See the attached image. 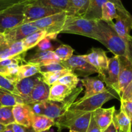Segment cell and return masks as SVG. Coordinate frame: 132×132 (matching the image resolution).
I'll list each match as a JSON object with an SVG mask.
<instances>
[{
  "label": "cell",
  "mask_w": 132,
  "mask_h": 132,
  "mask_svg": "<svg viewBox=\"0 0 132 132\" xmlns=\"http://www.w3.org/2000/svg\"><path fill=\"white\" fill-rule=\"evenodd\" d=\"M113 21L106 23L102 20L97 21L98 41L116 56L126 57L131 60L128 45L117 34L113 28Z\"/></svg>",
  "instance_id": "6da1fadb"
},
{
  "label": "cell",
  "mask_w": 132,
  "mask_h": 132,
  "mask_svg": "<svg viewBox=\"0 0 132 132\" xmlns=\"http://www.w3.org/2000/svg\"><path fill=\"white\" fill-rule=\"evenodd\" d=\"M82 90V87L76 88L72 94L62 102H54L47 100L42 103L29 105L36 114L45 115L55 121L69 110Z\"/></svg>",
  "instance_id": "7a4b0ae2"
},
{
  "label": "cell",
  "mask_w": 132,
  "mask_h": 132,
  "mask_svg": "<svg viewBox=\"0 0 132 132\" xmlns=\"http://www.w3.org/2000/svg\"><path fill=\"white\" fill-rule=\"evenodd\" d=\"M92 112L83 113L68 110L63 116L55 121L58 132L69 129L77 132H86L90 125Z\"/></svg>",
  "instance_id": "3957f363"
},
{
  "label": "cell",
  "mask_w": 132,
  "mask_h": 132,
  "mask_svg": "<svg viewBox=\"0 0 132 132\" xmlns=\"http://www.w3.org/2000/svg\"><path fill=\"white\" fill-rule=\"evenodd\" d=\"M61 33L80 35L99 40L97 21L89 20L82 17L67 16Z\"/></svg>",
  "instance_id": "277c9868"
},
{
  "label": "cell",
  "mask_w": 132,
  "mask_h": 132,
  "mask_svg": "<svg viewBox=\"0 0 132 132\" xmlns=\"http://www.w3.org/2000/svg\"><path fill=\"white\" fill-rule=\"evenodd\" d=\"M113 99H120L116 92L110 88H107L106 91L94 96L90 97L83 100H77L72 104L70 110L81 112L83 113L94 112L97 109L101 108L103 104Z\"/></svg>",
  "instance_id": "5b68a950"
},
{
  "label": "cell",
  "mask_w": 132,
  "mask_h": 132,
  "mask_svg": "<svg viewBox=\"0 0 132 132\" xmlns=\"http://www.w3.org/2000/svg\"><path fill=\"white\" fill-rule=\"evenodd\" d=\"M28 1L14 5L0 13V33L10 30L23 24L24 6Z\"/></svg>",
  "instance_id": "8992f818"
},
{
  "label": "cell",
  "mask_w": 132,
  "mask_h": 132,
  "mask_svg": "<svg viewBox=\"0 0 132 132\" xmlns=\"http://www.w3.org/2000/svg\"><path fill=\"white\" fill-rule=\"evenodd\" d=\"M67 17V12L62 11L29 23L39 30L45 31L48 34L58 35L63 28Z\"/></svg>",
  "instance_id": "52a82bcc"
},
{
  "label": "cell",
  "mask_w": 132,
  "mask_h": 132,
  "mask_svg": "<svg viewBox=\"0 0 132 132\" xmlns=\"http://www.w3.org/2000/svg\"><path fill=\"white\" fill-rule=\"evenodd\" d=\"M61 12L62 10L40 5L34 0H28L24 6L23 24L36 21Z\"/></svg>",
  "instance_id": "ba28073f"
},
{
  "label": "cell",
  "mask_w": 132,
  "mask_h": 132,
  "mask_svg": "<svg viewBox=\"0 0 132 132\" xmlns=\"http://www.w3.org/2000/svg\"><path fill=\"white\" fill-rule=\"evenodd\" d=\"M61 63L78 77H87L94 73H98L97 70L86 61L82 55H72L68 60L61 61Z\"/></svg>",
  "instance_id": "9c48e42d"
},
{
  "label": "cell",
  "mask_w": 132,
  "mask_h": 132,
  "mask_svg": "<svg viewBox=\"0 0 132 132\" xmlns=\"http://www.w3.org/2000/svg\"><path fill=\"white\" fill-rule=\"evenodd\" d=\"M84 59L91 64L97 70L99 77L104 81L106 72L108 67L109 58L107 57L106 52L99 48H92L89 54L82 55Z\"/></svg>",
  "instance_id": "30bf717a"
},
{
  "label": "cell",
  "mask_w": 132,
  "mask_h": 132,
  "mask_svg": "<svg viewBox=\"0 0 132 132\" xmlns=\"http://www.w3.org/2000/svg\"><path fill=\"white\" fill-rule=\"evenodd\" d=\"M26 53L24 52L15 57L0 61V76H2L14 82L21 64L27 63Z\"/></svg>",
  "instance_id": "8fae6325"
},
{
  "label": "cell",
  "mask_w": 132,
  "mask_h": 132,
  "mask_svg": "<svg viewBox=\"0 0 132 132\" xmlns=\"http://www.w3.org/2000/svg\"><path fill=\"white\" fill-rule=\"evenodd\" d=\"M119 57L114 55L109 58L108 67L106 72L105 78L103 82H105L106 87L116 92L120 98L119 90Z\"/></svg>",
  "instance_id": "7c38bea8"
},
{
  "label": "cell",
  "mask_w": 132,
  "mask_h": 132,
  "mask_svg": "<svg viewBox=\"0 0 132 132\" xmlns=\"http://www.w3.org/2000/svg\"><path fill=\"white\" fill-rule=\"evenodd\" d=\"M15 122L27 128L32 127L35 113L30 106L24 103H18L12 108Z\"/></svg>",
  "instance_id": "4fadbf2b"
},
{
  "label": "cell",
  "mask_w": 132,
  "mask_h": 132,
  "mask_svg": "<svg viewBox=\"0 0 132 132\" xmlns=\"http://www.w3.org/2000/svg\"><path fill=\"white\" fill-rule=\"evenodd\" d=\"M118 16L116 18V23H113V28L117 34L129 45L132 43V36L130 35L131 30V24L132 23V15H129L117 12Z\"/></svg>",
  "instance_id": "5bb4252c"
},
{
  "label": "cell",
  "mask_w": 132,
  "mask_h": 132,
  "mask_svg": "<svg viewBox=\"0 0 132 132\" xmlns=\"http://www.w3.org/2000/svg\"><path fill=\"white\" fill-rule=\"evenodd\" d=\"M27 52L21 41L10 42L5 38L4 34L0 33V61Z\"/></svg>",
  "instance_id": "9a60e30c"
},
{
  "label": "cell",
  "mask_w": 132,
  "mask_h": 132,
  "mask_svg": "<svg viewBox=\"0 0 132 132\" xmlns=\"http://www.w3.org/2000/svg\"><path fill=\"white\" fill-rule=\"evenodd\" d=\"M119 90L120 97L128 85L132 81V61L126 57H119Z\"/></svg>",
  "instance_id": "2e32d148"
},
{
  "label": "cell",
  "mask_w": 132,
  "mask_h": 132,
  "mask_svg": "<svg viewBox=\"0 0 132 132\" xmlns=\"http://www.w3.org/2000/svg\"><path fill=\"white\" fill-rule=\"evenodd\" d=\"M80 81L82 86L86 88V90L85 92L84 96L80 98L79 100H83L90 97L103 93L108 88L106 87L104 82L99 76L94 77H85Z\"/></svg>",
  "instance_id": "e0dca14e"
},
{
  "label": "cell",
  "mask_w": 132,
  "mask_h": 132,
  "mask_svg": "<svg viewBox=\"0 0 132 132\" xmlns=\"http://www.w3.org/2000/svg\"><path fill=\"white\" fill-rule=\"evenodd\" d=\"M38 30H39L37 27L30 23H26L3 33L4 34L5 38L10 42H19L24 39L28 36Z\"/></svg>",
  "instance_id": "ac0fdd59"
},
{
  "label": "cell",
  "mask_w": 132,
  "mask_h": 132,
  "mask_svg": "<svg viewBox=\"0 0 132 132\" xmlns=\"http://www.w3.org/2000/svg\"><path fill=\"white\" fill-rule=\"evenodd\" d=\"M50 86L42 81L37 82L32 89L30 94L24 101V104H36L48 100Z\"/></svg>",
  "instance_id": "d6986e66"
},
{
  "label": "cell",
  "mask_w": 132,
  "mask_h": 132,
  "mask_svg": "<svg viewBox=\"0 0 132 132\" xmlns=\"http://www.w3.org/2000/svg\"><path fill=\"white\" fill-rule=\"evenodd\" d=\"M115 112V106H112L108 108L101 107L93 112L94 119L102 132L104 131L112 122Z\"/></svg>",
  "instance_id": "ffe728a7"
},
{
  "label": "cell",
  "mask_w": 132,
  "mask_h": 132,
  "mask_svg": "<svg viewBox=\"0 0 132 132\" xmlns=\"http://www.w3.org/2000/svg\"><path fill=\"white\" fill-rule=\"evenodd\" d=\"M41 80V74L37 73L32 77L23 79L15 83L16 89L23 101V103H24V101L29 96L35 85Z\"/></svg>",
  "instance_id": "44dd1931"
},
{
  "label": "cell",
  "mask_w": 132,
  "mask_h": 132,
  "mask_svg": "<svg viewBox=\"0 0 132 132\" xmlns=\"http://www.w3.org/2000/svg\"><path fill=\"white\" fill-rule=\"evenodd\" d=\"M27 63L37 64L38 65L44 66L52 63H60V59L57 57L54 51H37L31 55L26 60Z\"/></svg>",
  "instance_id": "7402d4cb"
},
{
  "label": "cell",
  "mask_w": 132,
  "mask_h": 132,
  "mask_svg": "<svg viewBox=\"0 0 132 132\" xmlns=\"http://www.w3.org/2000/svg\"><path fill=\"white\" fill-rule=\"evenodd\" d=\"M90 0H68L66 12L67 16L83 17L86 14Z\"/></svg>",
  "instance_id": "603a6c76"
},
{
  "label": "cell",
  "mask_w": 132,
  "mask_h": 132,
  "mask_svg": "<svg viewBox=\"0 0 132 132\" xmlns=\"http://www.w3.org/2000/svg\"><path fill=\"white\" fill-rule=\"evenodd\" d=\"M74 90L64 85L54 84L50 86L48 100L54 102H62L69 97Z\"/></svg>",
  "instance_id": "cb8c5ba5"
},
{
  "label": "cell",
  "mask_w": 132,
  "mask_h": 132,
  "mask_svg": "<svg viewBox=\"0 0 132 132\" xmlns=\"http://www.w3.org/2000/svg\"><path fill=\"white\" fill-rule=\"evenodd\" d=\"M49 36H56L57 37V35H50L45 31L39 30L37 32H34L32 34L29 35L26 37L24 39L22 40V45L24 50L27 52L29 49L37 46V44L45 37H49Z\"/></svg>",
  "instance_id": "d4e9b609"
},
{
  "label": "cell",
  "mask_w": 132,
  "mask_h": 132,
  "mask_svg": "<svg viewBox=\"0 0 132 132\" xmlns=\"http://www.w3.org/2000/svg\"><path fill=\"white\" fill-rule=\"evenodd\" d=\"M55 125V121L52 119L42 114H36L34 116L32 128L36 132H42L50 130Z\"/></svg>",
  "instance_id": "484cf974"
},
{
  "label": "cell",
  "mask_w": 132,
  "mask_h": 132,
  "mask_svg": "<svg viewBox=\"0 0 132 132\" xmlns=\"http://www.w3.org/2000/svg\"><path fill=\"white\" fill-rule=\"evenodd\" d=\"M106 1L108 0H90L88 9L82 18L89 20H101L102 6Z\"/></svg>",
  "instance_id": "4316f807"
},
{
  "label": "cell",
  "mask_w": 132,
  "mask_h": 132,
  "mask_svg": "<svg viewBox=\"0 0 132 132\" xmlns=\"http://www.w3.org/2000/svg\"><path fill=\"white\" fill-rule=\"evenodd\" d=\"M40 73V66L37 64L24 63L21 64L18 68V73L15 78L14 82L16 83L23 79L32 77Z\"/></svg>",
  "instance_id": "83f0119b"
},
{
  "label": "cell",
  "mask_w": 132,
  "mask_h": 132,
  "mask_svg": "<svg viewBox=\"0 0 132 132\" xmlns=\"http://www.w3.org/2000/svg\"><path fill=\"white\" fill-rule=\"evenodd\" d=\"M113 122L119 132H131V121L121 110L117 113L116 111L115 112Z\"/></svg>",
  "instance_id": "f1b7e54d"
},
{
  "label": "cell",
  "mask_w": 132,
  "mask_h": 132,
  "mask_svg": "<svg viewBox=\"0 0 132 132\" xmlns=\"http://www.w3.org/2000/svg\"><path fill=\"white\" fill-rule=\"evenodd\" d=\"M70 73H73L70 70L65 69L63 70L56 71V72L40 73V74L41 76V81L50 86L55 84L59 79L63 77V76Z\"/></svg>",
  "instance_id": "f546056e"
},
{
  "label": "cell",
  "mask_w": 132,
  "mask_h": 132,
  "mask_svg": "<svg viewBox=\"0 0 132 132\" xmlns=\"http://www.w3.org/2000/svg\"><path fill=\"white\" fill-rule=\"evenodd\" d=\"M118 16L117 10L116 5L110 1H108L104 3L102 6L101 9V19L106 23L113 21Z\"/></svg>",
  "instance_id": "4dcf8cb0"
},
{
  "label": "cell",
  "mask_w": 132,
  "mask_h": 132,
  "mask_svg": "<svg viewBox=\"0 0 132 132\" xmlns=\"http://www.w3.org/2000/svg\"><path fill=\"white\" fill-rule=\"evenodd\" d=\"M18 103H23L21 98L0 88V104L1 106L14 107Z\"/></svg>",
  "instance_id": "1f68e13d"
},
{
  "label": "cell",
  "mask_w": 132,
  "mask_h": 132,
  "mask_svg": "<svg viewBox=\"0 0 132 132\" xmlns=\"http://www.w3.org/2000/svg\"><path fill=\"white\" fill-rule=\"evenodd\" d=\"M12 106H0V124L6 126L14 123Z\"/></svg>",
  "instance_id": "d6a6232c"
},
{
  "label": "cell",
  "mask_w": 132,
  "mask_h": 132,
  "mask_svg": "<svg viewBox=\"0 0 132 132\" xmlns=\"http://www.w3.org/2000/svg\"><path fill=\"white\" fill-rule=\"evenodd\" d=\"M37 3L44 6L66 11L68 6V0H34Z\"/></svg>",
  "instance_id": "836d02e7"
},
{
  "label": "cell",
  "mask_w": 132,
  "mask_h": 132,
  "mask_svg": "<svg viewBox=\"0 0 132 132\" xmlns=\"http://www.w3.org/2000/svg\"><path fill=\"white\" fill-rule=\"evenodd\" d=\"M74 50L68 45H61L57 48L54 50V52L61 61H64L69 59L73 55Z\"/></svg>",
  "instance_id": "e575fe53"
},
{
  "label": "cell",
  "mask_w": 132,
  "mask_h": 132,
  "mask_svg": "<svg viewBox=\"0 0 132 132\" xmlns=\"http://www.w3.org/2000/svg\"><path fill=\"white\" fill-rule=\"evenodd\" d=\"M80 81L79 79L74 73L66 75L61 79H59L55 84H61L68 86L70 88L74 90L77 88V85Z\"/></svg>",
  "instance_id": "d590c367"
},
{
  "label": "cell",
  "mask_w": 132,
  "mask_h": 132,
  "mask_svg": "<svg viewBox=\"0 0 132 132\" xmlns=\"http://www.w3.org/2000/svg\"><path fill=\"white\" fill-rule=\"evenodd\" d=\"M0 88L9 92L15 96L20 97L19 93L16 89L15 82L2 76H0Z\"/></svg>",
  "instance_id": "8d00e7d4"
},
{
  "label": "cell",
  "mask_w": 132,
  "mask_h": 132,
  "mask_svg": "<svg viewBox=\"0 0 132 132\" xmlns=\"http://www.w3.org/2000/svg\"><path fill=\"white\" fill-rule=\"evenodd\" d=\"M57 38L56 36H49L40 41L37 45V51H54V47L52 43V40H54Z\"/></svg>",
  "instance_id": "74e56055"
},
{
  "label": "cell",
  "mask_w": 132,
  "mask_h": 132,
  "mask_svg": "<svg viewBox=\"0 0 132 132\" xmlns=\"http://www.w3.org/2000/svg\"><path fill=\"white\" fill-rule=\"evenodd\" d=\"M65 69H67V68L62 64L61 62H60V63H52V64H47V65L41 66L40 67V73L56 72V71L63 70Z\"/></svg>",
  "instance_id": "f35d334b"
},
{
  "label": "cell",
  "mask_w": 132,
  "mask_h": 132,
  "mask_svg": "<svg viewBox=\"0 0 132 132\" xmlns=\"http://www.w3.org/2000/svg\"><path fill=\"white\" fill-rule=\"evenodd\" d=\"M28 0H0V13L3 12L11 6Z\"/></svg>",
  "instance_id": "ab89813d"
},
{
  "label": "cell",
  "mask_w": 132,
  "mask_h": 132,
  "mask_svg": "<svg viewBox=\"0 0 132 132\" xmlns=\"http://www.w3.org/2000/svg\"><path fill=\"white\" fill-rule=\"evenodd\" d=\"M121 110L130 119L132 123V101L121 100Z\"/></svg>",
  "instance_id": "60d3db41"
},
{
  "label": "cell",
  "mask_w": 132,
  "mask_h": 132,
  "mask_svg": "<svg viewBox=\"0 0 132 132\" xmlns=\"http://www.w3.org/2000/svg\"><path fill=\"white\" fill-rule=\"evenodd\" d=\"M121 100L132 101V81L124 90L123 93L120 97V101Z\"/></svg>",
  "instance_id": "b9f144b4"
},
{
  "label": "cell",
  "mask_w": 132,
  "mask_h": 132,
  "mask_svg": "<svg viewBox=\"0 0 132 132\" xmlns=\"http://www.w3.org/2000/svg\"><path fill=\"white\" fill-rule=\"evenodd\" d=\"M108 1H110L112 3L114 4L116 6V9H117V12L122 13V14H126V15H129L130 14V13L126 9V8L125 7V6L122 4L121 0H108Z\"/></svg>",
  "instance_id": "7bdbcfd3"
},
{
  "label": "cell",
  "mask_w": 132,
  "mask_h": 132,
  "mask_svg": "<svg viewBox=\"0 0 132 132\" xmlns=\"http://www.w3.org/2000/svg\"><path fill=\"white\" fill-rule=\"evenodd\" d=\"M86 132H102L101 129L98 126L97 124L95 122V119H94V116H93V112L92 115L91 120H90V125H89L88 128Z\"/></svg>",
  "instance_id": "ee69618b"
},
{
  "label": "cell",
  "mask_w": 132,
  "mask_h": 132,
  "mask_svg": "<svg viewBox=\"0 0 132 132\" xmlns=\"http://www.w3.org/2000/svg\"><path fill=\"white\" fill-rule=\"evenodd\" d=\"M6 127L11 129L14 132H27V128L24 127L23 126H21V125H18V124H16L15 122L8 125V126H6Z\"/></svg>",
  "instance_id": "f6af8a7d"
},
{
  "label": "cell",
  "mask_w": 132,
  "mask_h": 132,
  "mask_svg": "<svg viewBox=\"0 0 132 132\" xmlns=\"http://www.w3.org/2000/svg\"><path fill=\"white\" fill-rule=\"evenodd\" d=\"M103 132H119V130H117V128H116V126H115L114 123H113V121H112V122L110 125V126H108V127L106 129V130Z\"/></svg>",
  "instance_id": "bcb514c9"
},
{
  "label": "cell",
  "mask_w": 132,
  "mask_h": 132,
  "mask_svg": "<svg viewBox=\"0 0 132 132\" xmlns=\"http://www.w3.org/2000/svg\"><path fill=\"white\" fill-rule=\"evenodd\" d=\"M1 132H14V131H13L11 129L9 128H8V127H6V128H5L4 130H3Z\"/></svg>",
  "instance_id": "7dc6e473"
},
{
  "label": "cell",
  "mask_w": 132,
  "mask_h": 132,
  "mask_svg": "<svg viewBox=\"0 0 132 132\" xmlns=\"http://www.w3.org/2000/svg\"><path fill=\"white\" fill-rule=\"evenodd\" d=\"M6 128V126H4V125H1V124H0V132H1L3 131V130H4Z\"/></svg>",
  "instance_id": "c3c4849f"
},
{
  "label": "cell",
  "mask_w": 132,
  "mask_h": 132,
  "mask_svg": "<svg viewBox=\"0 0 132 132\" xmlns=\"http://www.w3.org/2000/svg\"><path fill=\"white\" fill-rule=\"evenodd\" d=\"M27 132H36V131L32 129V127H30L29 128H27Z\"/></svg>",
  "instance_id": "681fc988"
},
{
  "label": "cell",
  "mask_w": 132,
  "mask_h": 132,
  "mask_svg": "<svg viewBox=\"0 0 132 132\" xmlns=\"http://www.w3.org/2000/svg\"><path fill=\"white\" fill-rule=\"evenodd\" d=\"M42 132H50V130H46V131H42Z\"/></svg>",
  "instance_id": "f907efd6"
},
{
  "label": "cell",
  "mask_w": 132,
  "mask_h": 132,
  "mask_svg": "<svg viewBox=\"0 0 132 132\" xmlns=\"http://www.w3.org/2000/svg\"><path fill=\"white\" fill-rule=\"evenodd\" d=\"M69 132H77V131H73V130H70V131H69Z\"/></svg>",
  "instance_id": "816d5d0a"
},
{
  "label": "cell",
  "mask_w": 132,
  "mask_h": 132,
  "mask_svg": "<svg viewBox=\"0 0 132 132\" xmlns=\"http://www.w3.org/2000/svg\"><path fill=\"white\" fill-rule=\"evenodd\" d=\"M131 132H132V123H131Z\"/></svg>",
  "instance_id": "f5cc1de1"
},
{
  "label": "cell",
  "mask_w": 132,
  "mask_h": 132,
  "mask_svg": "<svg viewBox=\"0 0 132 132\" xmlns=\"http://www.w3.org/2000/svg\"><path fill=\"white\" fill-rule=\"evenodd\" d=\"M131 30H132V23H131Z\"/></svg>",
  "instance_id": "db71d44e"
},
{
  "label": "cell",
  "mask_w": 132,
  "mask_h": 132,
  "mask_svg": "<svg viewBox=\"0 0 132 132\" xmlns=\"http://www.w3.org/2000/svg\"><path fill=\"white\" fill-rule=\"evenodd\" d=\"M0 106H1V104H0Z\"/></svg>",
  "instance_id": "11a10c76"
}]
</instances>
